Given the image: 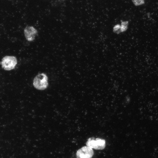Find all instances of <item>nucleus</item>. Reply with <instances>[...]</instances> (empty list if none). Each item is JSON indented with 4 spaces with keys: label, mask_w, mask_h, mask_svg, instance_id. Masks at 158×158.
Listing matches in <instances>:
<instances>
[{
    "label": "nucleus",
    "mask_w": 158,
    "mask_h": 158,
    "mask_svg": "<svg viewBox=\"0 0 158 158\" xmlns=\"http://www.w3.org/2000/svg\"><path fill=\"white\" fill-rule=\"evenodd\" d=\"M86 145L92 149L102 150L105 147V140L99 138H95L93 137L89 138L86 142Z\"/></svg>",
    "instance_id": "7ed1b4c3"
},
{
    "label": "nucleus",
    "mask_w": 158,
    "mask_h": 158,
    "mask_svg": "<svg viewBox=\"0 0 158 158\" xmlns=\"http://www.w3.org/2000/svg\"><path fill=\"white\" fill-rule=\"evenodd\" d=\"M128 21H123L121 22V32L126 31L128 29Z\"/></svg>",
    "instance_id": "423d86ee"
},
{
    "label": "nucleus",
    "mask_w": 158,
    "mask_h": 158,
    "mask_svg": "<svg viewBox=\"0 0 158 158\" xmlns=\"http://www.w3.org/2000/svg\"><path fill=\"white\" fill-rule=\"evenodd\" d=\"M132 1L135 6H140L145 3V0H132Z\"/></svg>",
    "instance_id": "6e6552de"
},
{
    "label": "nucleus",
    "mask_w": 158,
    "mask_h": 158,
    "mask_svg": "<svg viewBox=\"0 0 158 158\" xmlns=\"http://www.w3.org/2000/svg\"><path fill=\"white\" fill-rule=\"evenodd\" d=\"M24 32L26 40L29 41L34 40L37 33V30L32 26H27L24 29Z\"/></svg>",
    "instance_id": "39448f33"
},
{
    "label": "nucleus",
    "mask_w": 158,
    "mask_h": 158,
    "mask_svg": "<svg viewBox=\"0 0 158 158\" xmlns=\"http://www.w3.org/2000/svg\"><path fill=\"white\" fill-rule=\"evenodd\" d=\"M113 32L117 34L121 32V26L119 24H117L115 25L113 28Z\"/></svg>",
    "instance_id": "0eeeda50"
},
{
    "label": "nucleus",
    "mask_w": 158,
    "mask_h": 158,
    "mask_svg": "<svg viewBox=\"0 0 158 158\" xmlns=\"http://www.w3.org/2000/svg\"><path fill=\"white\" fill-rule=\"evenodd\" d=\"M94 154L92 148L85 146L79 149L76 153L77 158H91Z\"/></svg>",
    "instance_id": "20e7f679"
},
{
    "label": "nucleus",
    "mask_w": 158,
    "mask_h": 158,
    "mask_svg": "<svg viewBox=\"0 0 158 158\" xmlns=\"http://www.w3.org/2000/svg\"><path fill=\"white\" fill-rule=\"evenodd\" d=\"M48 85V77L44 73L39 74L33 79V86L37 90H44L47 87Z\"/></svg>",
    "instance_id": "f257e3e1"
},
{
    "label": "nucleus",
    "mask_w": 158,
    "mask_h": 158,
    "mask_svg": "<svg viewBox=\"0 0 158 158\" xmlns=\"http://www.w3.org/2000/svg\"><path fill=\"white\" fill-rule=\"evenodd\" d=\"M17 62L16 58L13 56H6L2 59L1 64L2 68L6 71L14 69Z\"/></svg>",
    "instance_id": "f03ea898"
}]
</instances>
